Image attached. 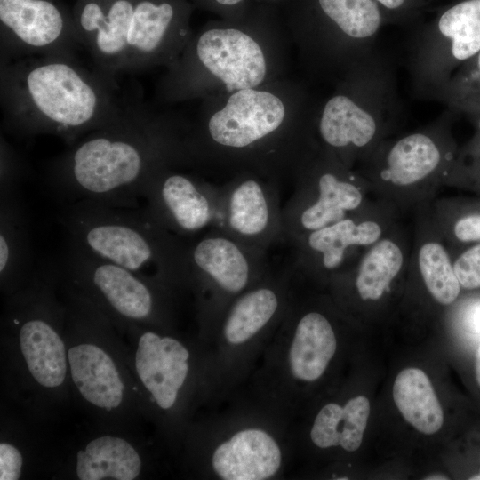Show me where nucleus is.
<instances>
[{
	"instance_id": "nucleus-21",
	"label": "nucleus",
	"mask_w": 480,
	"mask_h": 480,
	"mask_svg": "<svg viewBox=\"0 0 480 480\" xmlns=\"http://www.w3.org/2000/svg\"><path fill=\"white\" fill-rule=\"evenodd\" d=\"M282 463L276 441L260 428L242 429L219 444L212 457L214 472L224 480H264Z\"/></svg>"
},
{
	"instance_id": "nucleus-35",
	"label": "nucleus",
	"mask_w": 480,
	"mask_h": 480,
	"mask_svg": "<svg viewBox=\"0 0 480 480\" xmlns=\"http://www.w3.org/2000/svg\"><path fill=\"white\" fill-rule=\"evenodd\" d=\"M469 323L473 330L480 334V304L476 305L469 316Z\"/></svg>"
},
{
	"instance_id": "nucleus-26",
	"label": "nucleus",
	"mask_w": 480,
	"mask_h": 480,
	"mask_svg": "<svg viewBox=\"0 0 480 480\" xmlns=\"http://www.w3.org/2000/svg\"><path fill=\"white\" fill-rule=\"evenodd\" d=\"M393 398L404 419L418 431L432 435L441 428L444 412L431 381L422 370H402L394 381Z\"/></svg>"
},
{
	"instance_id": "nucleus-37",
	"label": "nucleus",
	"mask_w": 480,
	"mask_h": 480,
	"mask_svg": "<svg viewBox=\"0 0 480 480\" xmlns=\"http://www.w3.org/2000/svg\"><path fill=\"white\" fill-rule=\"evenodd\" d=\"M475 368H476V381H477L478 385L480 386V345H479V347L477 348V351H476Z\"/></svg>"
},
{
	"instance_id": "nucleus-34",
	"label": "nucleus",
	"mask_w": 480,
	"mask_h": 480,
	"mask_svg": "<svg viewBox=\"0 0 480 480\" xmlns=\"http://www.w3.org/2000/svg\"><path fill=\"white\" fill-rule=\"evenodd\" d=\"M212 4L216 6L221 12L225 13H231L232 19L236 20L233 13L236 12L234 9L240 7L245 0H209Z\"/></svg>"
},
{
	"instance_id": "nucleus-30",
	"label": "nucleus",
	"mask_w": 480,
	"mask_h": 480,
	"mask_svg": "<svg viewBox=\"0 0 480 480\" xmlns=\"http://www.w3.org/2000/svg\"><path fill=\"white\" fill-rule=\"evenodd\" d=\"M21 160L11 147L1 140V179L0 196L17 194V187L23 177Z\"/></svg>"
},
{
	"instance_id": "nucleus-13",
	"label": "nucleus",
	"mask_w": 480,
	"mask_h": 480,
	"mask_svg": "<svg viewBox=\"0 0 480 480\" xmlns=\"http://www.w3.org/2000/svg\"><path fill=\"white\" fill-rule=\"evenodd\" d=\"M188 280L215 294L217 309L269 275L267 251L212 229L188 245Z\"/></svg>"
},
{
	"instance_id": "nucleus-5",
	"label": "nucleus",
	"mask_w": 480,
	"mask_h": 480,
	"mask_svg": "<svg viewBox=\"0 0 480 480\" xmlns=\"http://www.w3.org/2000/svg\"><path fill=\"white\" fill-rule=\"evenodd\" d=\"M62 223L72 248L160 282L188 280V245L144 209L79 200Z\"/></svg>"
},
{
	"instance_id": "nucleus-12",
	"label": "nucleus",
	"mask_w": 480,
	"mask_h": 480,
	"mask_svg": "<svg viewBox=\"0 0 480 480\" xmlns=\"http://www.w3.org/2000/svg\"><path fill=\"white\" fill-rule=\"evenodd\" d=\"M212 229L264 251L284 240L279 182L249 172L229 177L219 185Z\"/></svg>"
},
{
	"instance_id": "nucleus-19",
	"label": "nucleus",
	"mask_w": 480,
	"mask_h": 480,
	"mask_svg": "<svg viewBox=\"0 0 480 480\" xmlns=\"http://www.w3.org/2000/svg\"><path fill=\"white\" fill-rule=\"evenodd\" d=\"M189 353L176 339L144 332L136 352L139 377L162 409L176 402L188 372Z\"/></svg>"
},
{
	"instance_id": "nucleus-10",
	"label": "nucleus",
	"mask_w": 480,
	"mask_h": 480,
	"mask_svg": "<svg viewBox=\"0 0 480 480\" xmlns=\"http://www.w3.org/2000/svg\"><path fill=\"white\" fill-rule=\"evenodd\" d=\"M396 215L397 208L378 198L377 203L292 241V266L310 275L332 277L382 238L397 223Z\"/></svg>"
},
{
	"instance_id": "nucleus-2",
	"label": "nucleus",
	"mask_w": 480,
	"mask_h": 480,
	"mask_svg": "<svg viewBox=\"0 0 480 480\" xmlns=\"http://www.w3.org/2000/svg\"><path fill=\"white\" fill-rule=\"evenodd\" d=\"M161 107L127 99L113 119L52 162V183L76 201L138 208L154 174L181 168L189 119Z\"/></svg>"
},
{
	"instance_id": "nucleus-8",
	"label": "nucleus",
	"mask_w": 480,
	"mask_h": 480,
	"mask_svg": "<svg viewBox=\"0 0 480 480\" xmlns=\"http://www.w3.org/2000/svg\"><path fill=\"white\" fill-rule=\"evenodd\" d=\"M452 114L449 110L427 127L383 140L355 168L370 191L397 209L426 204L456 161Z\"/></svg>"
},
{
	"instance_id": "nucleus-39",
	"label": "nucleus",
	"mask_w": 480,
	"mask_h": 480,
	"mask_svg": "<svg viewBox=\"0 0 480 480\" xmlns=\"http://www.w3.org/2000/svg\"><path fill=\"white\" fill-rule=\"evenodd\" d=\"M472 117H475L476 120V124H477V127L480 131V115H477V116H472Z\"/></svg>"
},
{
	"instance_id": "nucleus-11",
	"label": "nucleus",
	"mask_w": 480,
	"mask_h": 480,
	"mask_svg": "<svg viewBox=\"0 0 480 480\" xmlns=\"http://www.w3.org/2000/svg\"><path fill=\"white\" fill-rule=\"evenodd\" d=\"M479 52L480 0H463L416 39L410 60L416 92L435 99L452 73Z\"/></svg>"
},
{
	"instance_id": "nucleus-27",
	"label": "nucleus",
	"mask_w": 480,
	"mask_h": 480,
	"mask_svg": "<svg viewBox=\"0 0 480 480\" xmlns=\"http://www.w3.org/2000/svg\"><path fill=\"white\" fill-rule=\"evenodd\" d=\"M140 468V458L135 449L115 436L91 441L76 456V474L82 480H132L139 476Z\"/></svg>"
},
{
	"instance_id": "nucleus-16",
	"label": "nucleus",
	"mask_w": 480,
	"mask_h": 480,
	"mask_svg": "<svg viewBox=\"0 0 480 480\" xmlns=\"http://www.w3.org/2000/svg\"><path fill=\"white\" fill-rule=\"evenodd\" d=\"M185 9L173 0H138L127 36L124 72L172 64L192 31Z\"/></svg>"
},
{
	"instance_id": "nucleus-17",
	"label": "nucleus",
	"mask_w": 480,
	"mask_h": 480,
	"mask_svg": "<svg viewBox=\"0 0 480 480\" xmlns=\"http://www.w3.org/2000/svg\"><path fill=\"white\" fill-rule=\"evenodd\" d=\"M68 247L65 263L71 272L117 314L132 320L155 314L157 299L149 281L156 279Z\"/></svg>"
},
{
	"instance_id": "nucleus-15",
	"label": "nucleus",
	"mask_w": 480,
	"mask_h": 480,
	"mask_svg": "<svg viewBox=\"0 0 480 480\" xmlns=\"http://www.w3.org/2000/svg\"><path fill=\"white\" fill-rule=\"evenodd\" d=\"M0 21L2 60L74 55L81 44L74 21L50 0H0Z\"/></svg>"
},
{
	"instance_id": "nucleus-25",
	"label": "nucleus",
	"mask_w": 480,
	"mask_h": 480,
	"mask_svg": "<svg viewBox=\"0 0 480 480\" xmlns=\"http://www.w3.org/2000/svg\"><path fill=\"white\" fill-rule=\"evenodd\" d=\"M370 415V403L364 396L351 398L342 407L325 404L317 413L310 437L319 448L341 446L345 451H356L364 437Z\"/></svg>"
},
{
	"instance_id": "nucleus-40",
	"label": "nucleus",
	"mask_w": 480,
	"mask_h": 480,
	"mask_svg": "<svg viewBox=\"0 0 480 480\" xmlns=\"http://www.w3.org/2000/svg\"><path fill=\"white\" fill-rule=\"evenodd\" d=\"M471 479H480V475L475 476V477H472Z\"/></svg>"
},
{
	"instance_id": "nucleus-24",
	"label": "nucleus",
	"mask_w": 480,
	"mask_h": 480,
	"mask_svg": "<svg viewBox=\"0 0 480 480\" xmlns=\"http://www.w3.org/2000/svg\"><path fill=\"white\" fill-rule=\"evenodd\" d=\"M20 344L28 368L39 384L48 388L62 384L67 371L65 347L46 321L33 318L25 322Z\"/></svg>"
},
{
	"instance_id": "nucleus-9",
	"label": "nucleus",
	"mask_w": 480,
	"mask_h": 480,
	"mask_svg": "<svg viewBox=\"0 0 480 480\" xmlns=\"http://www.w3.org/2000/svg\"><path fill=\"white\" fill-rule=\"evenodd\" d=\"M282 208L283 238L292 241L333 224L368 204L365 180L332 153L318 148L300 168Z\"/></svg>"
},
{
	"instance_id": "nucleus-20",
	"label": "nucleus",
	"mask_w": 480,
	"mask_h": 480,
	"mask_svg": "<svg viewBox=\"0 0 480 480\" xmlns=\"http://www.w3.org/2000/svg\"><path fill=\"white\" fill-rule=\"evenodd\" d=\"M292 268L277 279L267 276L218 309L222 312L221 331L228 344L245 343L277 318L284 307V284Z\"/></svg>"
},
{
	"instance_id": "nucleus-32",
	"label": "nucleus",
	"mask_w": 480,
	"mask_h": 480,
	"mask_svg": "<svg viewBox=\"0 0 480 480\" xmlns=\"http://www.w3.org/2000/svg\"><path fill=\"white\" fill-rule=\"evenodd\" d=\"M22 456L17 448L6 443L0 444V479L16 480L20 476Z\"/></svg>"
},
{
	"instance_id": "nucleus-31",
	"label": "nucleus",
	"mask_w": 480,
	"mask_h": 480,
	"mask_svg": "<svg viewBox=\"0 0 480 480\" xmlns=\"http://www.w3.org/2000/svg\"><path fill=\"white\" fill-rule=\"evenodd\" d=\"M453 269L461 287L480 288V243L463 252L453 261Z\"/></svg>"
},
{
	"instance_id": "nucleus-22",
	"label": "nucleus",
	"mask_w": 480,
	"mask_h": 480,
	"mask_svg": "<svg viewBox=\"0 0 480 480\" xmlns=\"http://www.w3.org/2000/svg\"><path fill=\"white\" fill-rule=\"evenodd\" d=\"M337 340L326 316L318 310L302 312L295 322L288 353L290 372L295 380L312 382L325 372Z\"/></svg>"
},
{
	"instance_id": "nucleus-7",
	"label": "nucleus",
	"mask_w": 480,
	"mask_h": 480,
	"mask_svg": "<svg viewBox=\"0 0 480 480\" xmlns=\"http://www.w3.org/2000/svg\"><path fill=\"white\" fill-rule=\"evenodd\" d=\"M315 9L293 15L286 29L307 76L335 84L373 52L381 12L374 0H315Z\"/></svg>"
},
{
	"instance_id": "nucleus-6",
	"label": "nucleus",
	"mask_w": 480,
	"mask_h": 480,
	"mask_svg": "<svg viewBox=\"0 0 480 480\" xmlns=\"http://www.w3.org/2000/svg\"><path fill=\"white\" fill-rule=\"evenodd\" d=\"M401 112L390 68L371 53L317 101L313 130L318 148L355 169L396 127Z\"/></svg>"
},
{
	"instance_id": "nucleus-23",
	"label": "nucleus",
	"mask_w": 480,
	"mask_h": 480,
	"mask_svg": "<svg viewBox=\"0 0 480 480\" xmlns=\"http://www.w3.org/2000/svg\"><path fill=\"white\" fill-rule=\"evenodd\" d=\"M73 381L91 404L108 410L123 399L124 384L110 356L92 344H80L68 350Z\"/></svg>"
},
{
	"instance_id": "nucleus-28",
	"label": "nucleus",
	"mask_w": 480,
	"mask_h": 480,
	"mask_svg": "<svg viewBox=\"0 0 480 480\" xmlns=\"http://www.w3.org/2000/svg\"><path fill=\"white\" fill-rule=\"evenodd\" d=\"M0 274L5 279L28 263L29 239L23 207L17 194L0 196Z\"/></svg>"
},
{
	"instance_id": "nucleus-33",
	"label": "nucleus",
	"mask_w": 480,
	"mask_h": 480,
	"mask_svg": "<svg viewBox=\"0 0 480 480\" xmlns=\"http://www.w3.org/2000/svg\"><path fill=\"white\" fill-rule=\"evenodd\" d=\"M452 235L464 243L480 241V213H474L458 219L452 225Z\"/></svg>"
},
{
	"instance_id": "nucleus-18",
	"label": "nucleus",
	"mask_w": 480,
	"mask_h": 480,
	"mask_svg": "<svg viewBox=\"0 0 480 480\" xmlns=\"http://www.w3.org/2000/svg\"><path fill=\"white\" fill-rule=\"evenodd\" d=\"M136 1L84 0L74 20L82 45L96 67L116 77L124 73L127 36Z\"/></svg>"
},
{
	"instance_id": "nucleus-3",
	"label": "nucleus",
	"mask_w": 480,
	"mask_h": 480,
	"mask_svg": "<svg viewBox=\"0 0 480 480\" xmlns=\"http://www.w3.org/2000/svg\"><path fill=\"white\" fill-rule=\"evenodd\" d=\"M116 77L80 66L74 55L1 60L3 126L16 135L52 134L72 145L113 119L127 99Z\"/></svg>"
},
{
	"instance_id": "nucleus-14",
	"label": "nucleus",
	"mask_w": 480,
	"mask_h": 480,
	"mask_svg": "<svg viewBox=\"0 0 480 480\" xmlns=\"http://www.w3.org/2000/svg\"><path fill=\"white\" fill-rule=\"evenodd\" d=\"M219 185L197 174L167 166L143 188V208L159 225L179 236H190L214 228Z\"/></svg>"
},
{
	"instance_id": "nucleus-38",
	"label": "nucleus",
	"mask_w": 480,
	"mask_h": 480,
	"mask_svg": "<svg viewBox=\"0 0 480 480\" xmlns=\"http://www.w3.org/2000/svg\"><path fill=\"white\" fill-rule=\"evenodd\" d=\"M427 479H428V480H431V479H432V480H436V479H438V480H439V479H440V480L444 479V480H445V479H448V478L445 477V476H431V477H427Z\"/></svg>"
},
{
	"instance_id": "nucleus-4",
	"label": "nucleus",
	"mask_w": 480,
	"mask_h": 480,
	"mask_svg": "<svg viewBox=\"0 0 480 480\" xmlns=\"http://www.w3.org/2000/svg\"><path fill=\"white\" fill-rule=\"evenodd\" d=\"M292 44L286 28L264 19L211 23L164 68L156 87L163 107L235 92L289 76Z\"/></svg>"
},
{
	"instance_id": "nucleus-29",
	"label": "nucleus",
	"mask_w": 480,
	"mask_h": 480,
	"mask_svg": "<svg viewBox=\"0 0 480 480\" xmlns=\"http://www.w3.org/2000/svg\"><path fill=\"white\" fill-rule=\"evenodd\" d=\"M435 99L452 113L480 115V52L452 73Z\"/></svg>"
},
{
	"instance_id": "nucleus-1",
	"label": "nucleus",
	"mask_w": 480,
	"mask_h": 480,
	"mask_svg": "<svg viewBox=\"0 0 480 480\" xmlns=\"http://www.w3.org/2000/svg\"><path fill=\"white\" fill-rule=\"evenodd\" d=\"M200 103L183 138V168L229 177L249 172L280 183L293 180L318 148L317 101L290 76Z\"/></svg>"
},
{
	"instance_id": "nucleus-36",
	"label": "nucleus",
	"mask_w": 480,
	"mask_h": 480,
	"mask_svg": "<svg viewBox=\"0 0 480 480\" xmlns=\"http://www.w3.org/2000/svg\"><path fill=\"white\" fill-rule=\"evenodd\" d=\"M378 5L380 4L388 10H399L404 4L406 0H374Z\"/></svg>"
}]
</instances>
